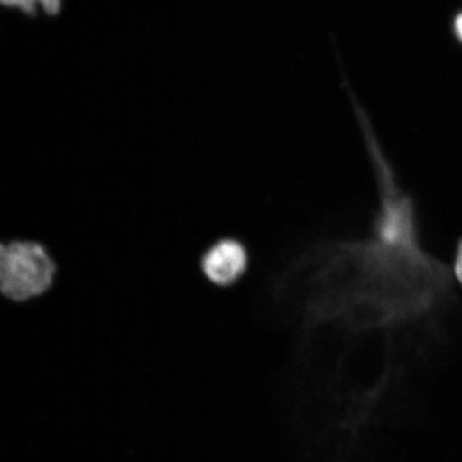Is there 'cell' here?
<instances>
[{"label":"cell","mask_w":462,"mask_h":462,"mask_svg":"<svg viewBox=\"0 0 462 462\" xmlns=\"http://www.w3.org/2000/svg\"><path fill=\"white\" fill-rule=\"evenodd\" d=\"M250 263V251L244 242L228 236L206 248L199 259V269L213 286L229 288L238 284L246 274Z\"/></svg>","instance_id":"cell-3"},{"label":"cell","mask_w":462,"mask_h":462,"mask_svg":"<svg viewBox=\"0 0 462 462\" xmlns=\"http://www.w3.org/2000/svg\"><path fill=\"white\" fill-rule=\"evenodd\" d=\"M0 5L19 8L28 15L36 14L40 5L49 15H56L60 11L61 0H0Z\"/></svg>","instance_id":"cell-4"},{"label":"cell","mask_w":462,"mask_h":462,"mask_svg":"<svg viewBox=\"0 0 462 462\" xmlns=\"http://www.w3.org/2000/svg\"><path fill=\"white\" fill-rule=\"evenodd\" d=\"M56 259L32 239L0 240V297L14 304L36 301L55 285Z\"/></svg>","instance_id":"cell-2"},{"label":"cell","mask_w":462,"mask_h":462,"mask_svg":"<svg viewBox=\"0 0 462 462\" xmlns=\"http://www.w3.org/2000/svg\"><path fill=\"white\" fill-rule=\"evenodd\" d=\"M287 274L314 323L384 327L435 313L453 300L448 264L402 255L371 235L310 247Z\"/></svg>","instance_id":"cell-1"},{"label":"cell","mask_w":462,"mask_h":462,"mask_svg":"<svg viewBox=\"0 0 462 462\" xmlns=\"http://www.w3.org/2000/svg\"><path fill=\"white\" fill-rule=\"evenodd\" d=\"M453 274L462 286V238L456 245Z\"/></svg>","instance_id":"cell-5"},{"label":"cell","mask_w":462,"mask_h":462,"mask_svg":"<svg viewBox=\"0 0 462 462\" xmlns=\"http://www.w3.org/2000/svg\"><path fill=\"white\" fill-rule=\"evenodd\" d=\"M454 29L456 36H457L462 42V13L456 16L455 22H454Z\"/></svg>","instance_id":"cell-6"}]
</instances>
